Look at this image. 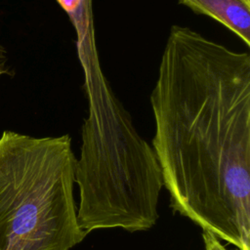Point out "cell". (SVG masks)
I'll list each match as a JSON object with an SVG mask.
<instances>
[{
  "label": "cell",
  "instance_id": "obj_6",
  "mask_svg": "<svg viewBox=\"0 0 250 250\" xmlns=\"http://www.w3.org/2000/svg\"><path fill=\"white\" fill-rule=\"evenodd\" d=\"M8 73L7 53L2 45H0V76Z\"/></svg>",
  "mask_w": 250,
  "mask_h": 250
},
{
  "label": "cell",
  "instance_id": "obj_1",
  "mask_svg": "<svg viewBox=\"0 0 250 250\" xmlns=\"http://www.w3.org/2000/svg\"><path fill=\"white\" fill-rule=\"evenodd\" d=\"M174 213L250 250V55L172 25L149 97Z\"/></svg>",
  "mask_w": 250,
  "mask_h": 250
},
{
  "label": "cell",
  "instance_id": "obj_5",
  "mask_svg": "<svg viewBox=\"0 0 250 250\" xmlns=\"http://www.w3.org/2000/svg\"><path fill=\"white\" fill-rule=\"evenodd\" d=\"M202 240L204 243V250H229L221 240L208 232H202Z\"/></svg>",
  "mask_w": 250,
  "mask_h": 250
},
{
  "label": "cell",
  "instance_id": "obj_4",
  "mask_svg": "<svg viewBox=\"0 0 250 250\" xmlns=\"http://www.w3.org/2000/svg\"><path fill=\"white\" fill-rule=\"evenodd\" d=\"M179 3L220 22L250 46V6L240 0H179Z\"/></svg>",
  "mask_w": 250,
  "mask_h": 250
},
{
  "label": "cell",
  "instance_id": "obj_3",
  "mask_svg": "<svg viewBox=\"0 0 250 250\" xmlns=\"http://www.w3.org/2000/svg\"><path fill=\"white\" fill-rule=\"evenodd\" d=\"M71 137H0V250H70L87 234L74 200Z\"/></svg>",
  "mask_w": 250,
  "mask_h": 250
},
{
  "label": "cell",
  "instance_id": "obj_2",
  "mask_svg": "<svg viewBox=\"0 0 250 250\" xmlns=\"http://www.w3.org/2000/svg\"><path fill=\"white\" fill-rule=\"evenodd\" d=\"M87 101L74 167L78 224L86 234L107 229L148 230L159 218L164 188L154 150L139 134L110 85Z\"/></svg>",
  "mask_w": 250,
  "mask_h": 250
},
{
  "label": "cell",
  "instance_id": "obj_7",
  "mask_svg": "<svg viewBox=\"0 0 250 250\" xmlns=\"http://www.w3.org/2000/svg\"><path fill=\"white\" fill-rule=\"evenodd\" d=\"M241 2H243L245 5L247 6H250V0H240Z\"/></svg>",
  "mask_w": 250,
  "mask_h": 250
}]
</instances>
